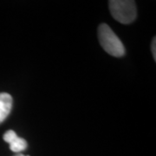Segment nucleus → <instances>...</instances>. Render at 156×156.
I'll use <instances>...</instances> for the list:
<instances>
[{"label": "nucleus", "instance_id": "1", "mask_svg": "<svg viewBox=\"0 0 156 156\" xmlns=\"http://www.w3.org/2000/svg\"><path fill=\"white\" fill-rule=\"evenodd\" d=\"M98 37L101 47L109 55L121 57L125 54V48L110 27L106 23H101L98 28Z\"/></svg>", "mask_w": 156, "mask_h": 156}, {"label": "nucleus", "instance_id": "2", "mask_svg": "<svg viewBox=\"0 0 156 156\" xmlns=\"http://www.w3.org/2000/svg\"><path fill=\"white\" fill-rule=\"evenodd\" d=\"M108 5L112 17L121 23H130L136 17L137 11L134 1L112 0L109 1Z\"/></svg>", "mask_w": 156, "mask_h": 156}, {"label": "nucleus", "instance_id": "6", "mask_svg": "<svg viewBox=\"0 0 156 156\" xmlns=\"http://www.w3.org/2000/svg\"><path fill=\"white\" fill-rule=\"evenodd\" d=\"M15 156H26V155H23V154H17Z\"/></svg>", "mask_w": 156, "mask_h": 156}, {"label": "nucleus", "instance_id": "4", "mask_svg": "<svg viewBox=\"0 0 156 156\" xmlns=\"http://www.w3.org/2000/svg\"><path fill=\"white\" fill-rule=\"evenodd\" d=\"M12 108V97L7 93H0V123L9 115Z\"/></svg>", "mask_w": 156, "mask_h": 156}, {"label": "nucleus", "instance_id": "5", "mask_svg": "<svg viewBox=\"0 0 156 156\" xmlns=\"http://www.w3.org/2000/svg\"><path fill=\"white\" fill-rule=\"evenodd\" d=\"M155 41H156L155 37H154V39H153V42H152V46H151V48H152V53H153V56H154V60H155V58H156Z\"/></svg>", "mask_w": 156, "mask_h": 156}, {"label": "nucleus", "instance_id": "3", "mask_svg": "<svg viewBox=\"0 0 156 156\" xmlns=\"http://www.w3.org/2000/svg\"><path fill=\"white\" fill-rule=\"evenodd\" d=\"M4 140L5 142L9 143L10 149L17 154H20L22 151L25 150L28 147L27 141L23 138L18 137L16 132H14L13 130H9L5 133Z\"/></svg>", "mask_w": 156, "mask_h": 156}]
</instances>
